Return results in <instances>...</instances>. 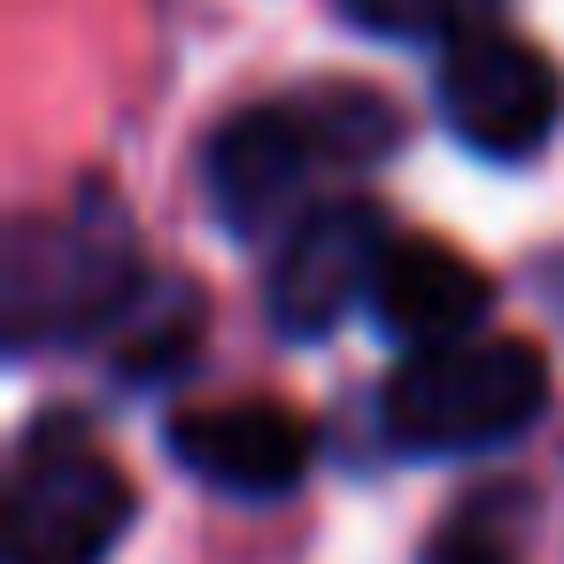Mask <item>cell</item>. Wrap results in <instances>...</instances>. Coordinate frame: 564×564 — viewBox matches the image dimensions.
Instances as JSON below:
<instances>
[{
	"instance_id": "277c9868",
	"label": "cell",
	"mask_w": 564,
	"mask_h": 564,
	"mask_svg": "<svg viewBox=\"0 0 564 564\" xmlns=\"http://www.w3.org/2000/svg\"><path fill=\"white\" fill-rule=\"evenodd\" d=\"M132 518V479L109 464V448L47 417L9 471V564H101L124 541Z\"/></svg>"
},
{
	"instance_id": "ba28073f",
	"label": "cell",
	"mask_w": 564,
	"mask_h": 564,
	"mask_svg": "<svg viewBox=\"0 0 564 564\" xmlns=\"http://www.w3.org/2000/svg\"><path fill=\"white\" fill-rule=\"evenodd\" d=\"M487 279L471 271V256H456L448 240H425V232H402L387 240V263L371 279V317L402 340V348H433V340H456L487 317Z\"/></svg>"
},
{
	"instance_id": "30bf717a",
	"label": "cell",
	"mask_w": 564,
	"mask_h": 564,
	"mask_svg": "<svg viewBox=\"0 0 564 564\" xmlns=\"http://www.w3.org/2000/svg\"><path fill=\"white\" fill-rule=\"evenodd\" d=\"M340 17L356 32H379V40H410V47H448L479 24L502 17V0H340Z\"/></svg>"
},
{
	"instance_id": "7a4b0ae2",
	"label": "cell",
	"mask_w": 564,
	"mask_h": 564,
	"mask_svg": "<svg viewBox=\"0 0 564 564\" xmlns=\"http://www.w3.org/2000/svg\"><path fill=\"white\" fill-rule=\"evenodd\" d=\"M394 140V117L364 94H325L310 109L294 101H263V109H240L217 124L209 155H202V186L225 217V232H263L279 225L286 209H302L310 194V171L325 155L340 163H364V155H387Z\"/></svg>"
},
{
	"instance_id": "5b68a950",
	"label": "cell",
	"mask_w": 564,
	"mask_h": 564,
	"mask_svg": "<svg viewBox=\"0 0 564 564\" xmlns=\"http://www.w3.org/2000/svg\"><path fill=\"white\" fill-rule=\"evenodd\" d=\"M564 117V78L556 63L502 32V24H479L464 40L441 47V124L487 155V163H525Z\"/></svg>"
},
{
	"instance_id": "6da1fadb",
	"label": "cell",
	"mask_w": 564,
	"mask_h": 564,
	"mask_svg": "<svg viewBox=\"0 0 564 564\" xmlns=\"http://www.w3.org/2000/svg\"><path fill=\"white\" fill-rule=\"evenodd\" d=\"M549 402V364L518 333H456L433 348H410L379 394L387 441L417 456H464L518 441Z\"/></svg>"
},
{
	"instance_id": "8fae6325",
	"label": "cell",
	"mask_w": 564,
	"mask_h": 564,
	"mask_svg": "<svg viewBox=\"0 0 564 564\" xmlns=\"http://www.w3.org/2000/svg\"><path fill=\"white\" fill-rule=\"evenodd\" d=\"M425 564H518V525L495 518V502H464L425 549Z\"/></svg>"
},
{
	"instance_id": "3957f363",
	"label": "cell",
	"mask_w": 564,
	"mask_h": 564,
	"mask_svg": "<svg viewBox=\"0 0 564 564\" xmlns=\"http://www.w3.org/2000/svg\"><path fill=\"white\" fill-rule=\"evenodd\" d=\"M132 225L117 202L86 194L63 217H24L9 240V333L17 348L40 340H86L94 325H117L132 302Z\"/></svg>"
},
{
	"instance_id": "8992f818",
	"label": "cell",
	"mask_w": 564,
	"mask_h": 564,
	"mask_svg": "<svg viewBox=\"0 0 564 564\" xmlns=\"http://www.w3.org/2000/svg\"><path fill=\"white\" fill-rule=\"evenodd\" d=\"M387 217L371 202H317L294 217L286 248L271 256L263 310L286 340H325L356 302H371V279L387 263Z\"/></svg>"
},
{
	"instance_id": "52a82bcc",
	"label": "cell",
	"mask_w": 564,
	"mask_h": 564,
	"mask_svg": "<svg viewBox=\"0 0 564 564\" xmlns=\"http://www.w3.org/2000/svg\"><path fill=\"white\" fill-rule=\"evenodd\" d=\"M163 448L178 471L248 502L294 495L310 479V425L286 402H186L163 425Z\"/></svg>"
},
{
	"instance_id": "9c48e42d",
	"label": "cell",
	"mask_w": 564,
	"mask_h": 564,
	"mask_svg": "<svg viewBox=\"0 0 564 564\" xmlns=\"http://www.w3.org/2000/svg\"><path fill=\"white\" fill-rule=\"evenodd\" d=\"M202 317H209V302L186 286V279H155V286H140L124 310H117V371L124 379H171L178 364H194V348H202Z\"/></svg>"
}]
</instances>
